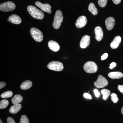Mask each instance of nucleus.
<instances>
[{"mask_svg": "<svg viewBox=\"0 0 123 123\" xmlns=\"http://www.w3.org/2000/svg\"><path fill=\"white\" fill-rule=\"evenodd\" d=\"M0 123H2V120H1V119H0Z\"/></svg>", "mask_w": 123, "mask_h": 123, "instance_id": "nucleus-36", "label": "nucleus"}, {"mask_svg": "<svg viewBox=\"0 0 123 123\" xmlns=\"http://www.w3.org/2000/svg\"><path fill=\"white\" fill-rule=\"evenodd\" d=\"M35 5L37 7L41 9L42 11L47 12L49 14L51 13V7L50 5L47 4H43L39 1L36 2Z\"/></svg>", "mask_w": 123, "mask_h": 123, "instance_id": "nucleus-8", "label": "nucleus"}, {"mask_svg": "<svg viewBox=\"0 0 123 123\" xmlns=\"http://www.w3.org/2000/svg\"><path fill=\"white\" fill-rule=\"evenodd\" d=\"M106 27L108 30L111 31L114 28L115 24V20L114 18L110 17L105 20Z\"/></svg>", "mask_w": 123, "mask_h": 123, "instance_id": "nucleus-11", "label": "nucleus"}, {"mask_svg": "<svg viewBox=\"0 0 123 123\" xmlns=\"http://www.w3.org/2000/svg\"><path fill=\"white\" fill-rule=\"evenodd\" d=\"M31 35L35 41L41 42L43 39V35L42 31L35 27L31 28L30 30Z\"/></svg>", "mask_w": 123, "mask_h": 123, "instance_id": "nucleus-4", "label": "nucleus"}, {"mask_svg": "<svg viewBox=\"0 0 123 123\" xmlns=\"http://www.w3.org/2000/svg\"><path fill=\"white\" fill-rule=\"evenodd\" d=\"M7 120V123H16L13 119L11 117H8Z\"/></svg>", "mask_w": 123, "mask_h": 123, "instance_id": "nucleus-28", "label": "nucleus"}, {"mask_svg": "<svg viewBox=\"0 0 123 123\" xmlns=\"http://www.w3.org/2000/svg\"><path fill=\"white\" fill-rule=\"evenodd\" d=\"M121 38L120 36H117L111 43V47L112 49H115L119 47L120 43H121Z\"/></svg>", "mask_w": 123, "mask_h": 123, "instance_id": "nucleus-15", "label": "nucleus"}, {"mask_svg": "<svg viewBox=\"0 0 123 123\" xmlns=\"http://www.w3.org/2000/svg\"><path fill=\"white\" fill-rule=\"evenodd\" d=\"M20 123H29V119L25 115H23L20 119Z\"/></svg>", "mask_w": 123, "mask_h": 123, "instance_id": "nucleus-24", "label": "nucleus"}, {"mask_svg": "<svg viewBox=\"0 0 123 123\" xmlns=\"http://www.w3.org/2000/svg\"><path fill=\"white\" fill-rule=\"evenodd\" d=\"M108 76L112 79H120L123 77V74L120 72H112L108 73Z\"/></svg>", "mask_w": 123, "mask_h": 123, "instance_id": "nucleus-16", "label": "nucleus"}, {"mask_svg": "<svg viewBox=\"0 0 123 123\" xmlns=\"http://www.w3.org/2000/svg\"><path fill=\"white\" fill-rule=\"evenodd\" d=\"M90 36L88 35H85L82 37L80 43V47L81 48H86L89 45L90 43Z\"/></svg>", "mask_w": 123, "mask_h": 123, "instance_id": "nucleus-10", "label": "nucleus"}, {"mask_svg": "<svg viewBox=\"0 0 123 123\" xmlns=\"http://www.w3.org/2000/svg\"><path fill=\"white\" fill-rule=\"evenodd\" d=\"M107 0H98V4L102 8L105 7L107 4Z\"/></svg>", "mask_w": 123, "mask_h": 123, "instance_id": "nucleus-25", "label": "nucleus"}, {"mask_svg": "<svg viewBox=\"0 0 123 123\" xmlns=\"http://www.w3.org/2000/svg\"><path fill=\"white\" fill-rule=\"evenodd\" d=\"M111 100L114 103H116L118 101L119 99L117 97V95L115 93H112L111 95Z\"/></svg>", "mask_w": 123, "mask_h": 123, "instance_id": "nucleus-26", "label": "nucleus"}, {"mask_svg": "<svg viewBox=\"0 0 123 123\" xmlns=\"http://www.w3.org/2000/svg\"><path fill=\"white\" fill-rule=\"evenodd\" d=\"M13 92L11 91H8L2 93L1 95V97L2 98H6L11 97L12 96Z\"/></svg>", "mask_w": 123, "mask_h": 123, "instance_id": "nucleus-22", "label": "nucleus"}, {"mask_svg": "<svg viewBox=\"0 0 123 123\" xmlns=\"http://www.w3.org/2000/svg\"><path fill=\"white\" fill-rule=\"evenodd\" d=\"M23 98L20 95H14L12 99V102L14 105L19 104L22 101Z\"/></svg>", "mask_w": 123, "mask_h": 123, "instance_id": "nucleus-17", "label": "nucleus"}, {"mask_svg": "<svg viewBox=\"0 0 123 123\" xmlns=\"http://www.w3.org/2000/svg\"><path fill=\"white\" fill-rule=\"evenodd\" d=\"M108 54L107 53H104V54H103L101 56V60H104L106 59L108 57Z\"/></svg>", "mask_w": 123, "mask_h": 123, "instance_id": "nucleus-30", "label": "nucleus"}, {"mask_svg": "<svg viewBox=\"0 0 123 123\" xmlns=\"http://www.w3.org/2000/svg\"><path fill=\"white\" fill-rule=\"evenodd\" d=\"M121 113H122V114L123 115V107L122 108H121Z\"/></svg>", "mask_w": 123, "mask_h": 123, "instance_id": "nucleus-35", "label": "nucleus"}, {"mask_svg": "<svg viewBox=\"0 0 123 123\" xmlns=\"http://www.w3.org/2000/svg\"><path fill=\"white\" fill-rule=\"evenodd\" d=\"M118 89L119 91L123 94V85H119L118 86Z\"/></svg>", "mask_w": 123, "mask_h": 123, "instance_id": "nucleus-31", "label": "nucleus"}, {"mask_svg": "<svg viewBox=\"0 0 123 123\" xmlns=\"http://www.w3.org/2000/svg\"><path fill=\"white\" fill-rule=\"evenodd\" d=\"M95 39L98 41H100L103 37V32L102 29L99 26H97L95 28Z\"/></svg>", "mask_w": 123, "mask_h": 123, "instance_id": "nucleus-12", "label": "nucleus"}, {"mask_svg": "<svg viewBox=\"0 0 123 123\" xmlns=\"http://www.w3.org/2000/svg\"><path fill=\"white\" fill-rule=\"evenodd\" d=\"M9 104V101L7 99H3L0 102V108L3 109L7 107Z\"/></svg>", "mask_w": 123, "mask_h": 123, "instance_id": "nucleus-23", "label": "nucleus"}, {"mask_svg": "<svg viewBox=\"0 0 123 123\" xmlns=\"http://www.w3.org/2000/svg\"><path fill=\"white\" fill-rule=\"evenodd\" d=\"M108 84V82L106 79L101 75L98 76L97 80L94 82L95 86L98 88H104Z\"/></svg>", "mask_w": 123, "mask_h": 123, "instance_id": "nucleus-7", "label": "nucleus"}, {"mask_svg": "<svg viewBox=\"0 0 123 123\" xmlns=\"http://www.w3.org/2000/svg\"><path fill=\"white\" fill-rule=\"evenodd\" d=\"M48 68L51 70L55 71H62L64 68L63 65L62 63L58 61H52L48 65Z\"/></svg>", "mask_w": 123, "mask_h": 123, "instance_id": "nucleus-5", "label": "nucleus"}, {"mask_svg": "<svg viewBox=\"0 0 123 123\" xmlns=\"http://www.w3.org/2000/svg\"><path fill=\"white\" fill-rule=\"evenodd\" d=\"M112 0L115 4L118 5L120 3L121 0Z\"/></svg>", "mask_w": 123, "mask_h": 123, "instance_id": "nucleus-34", "label": "nucleus"}, {"mask_svg": "<svg viewBox=\"0 0 123 123\" xmlns=\"http://www.w3.org/2000/svg\"><path fill=\"white\" fill-rule=\"evenodd\" d=\"M48 46L49 48L53 51L57 52L60 50L59 45L55 41H49L48 43Z\"/></svg>", "mask_w": 123, "mask_h": 123, "instance_id": "nucleus-13", "label": "nucleus"}, {"mask_svg": "<svg viewBox=\"0 0 123 123\" xmlns=\"http://www.w3.org/2000/svg\"><path fill=\"white\" fill-rule=\"evenodd\" d=\"M94 94L95 95V97H97V98H98L100 96V93H99V91H98V90L96 89H94Z\"/></svg>", "mask_w": 123, "mask_h": 123, "instance_id": "nucleus-29", "label": "nucleus"}, {"mask_svg": "<svg viewBox=\"0 0 123 123\" xmlns=\"http://www.w3.org/2000/svg\"><path fill=\"white\" fill-rule=\"evenodd\" d=\"M88 10L94 15H96L98 13V10L93 3H91L89 6Z\"/></svg>", "mask_w": 123, "mask_h": 123, "instance_id": "nucleus-20", "label": "nucleus"}, {"mask_svg": "<svg viewBox=\"0 0 123 123\" xmlns=\"http://www.w3.org/2000/svg\"><path fill=\"white\" fill-rule=\"evenodd\" d=\"M8 18L9 22L13 24H18L21 23L22 20L21 18L16 14H12L10 15Z\"/></svg>", "mask_w": 123, "mask_h": 123, "instance_id": "nucleus-14", "label": "nucleus"}, {"mask_svg": "<svg viewBox=\"0 0 123 123\" xmlns=\"http://www.w3.org/2000/svg\"><path fill=\"white\" fill-rule=\"evenodd\" d=\"M84 97L86 98H87V99H92V97H91V95L88 93H85L84 94Z\"/></svg>", "mask_w": 123, "mask_h": 123, "instance_id": "nucleus-27", "label": "nucleus"}, {"mask_svg": "<svg viewBox=\"0 0 123 123\" xmlns=\"http://www.w3.org/2000/svg\"><path fill=\"white\" fill-rule=\"evenodd\" d=\"M32 86V82L30 80L23 82L21 85V88L22 90H27L30 89Z\"/></svg>", "mask_w": 123, "mask_h": 123, "instance_id": "nucleus-19", "label": "nucleus"}, {"mask_svg": "<svg viewBox=\"0 0 123 123\" xmlns=\"http://www.w3.org/2000/svg\"><path fill=\"white\" fill-rule=\"evenodd\" d=\"M101 92L103 95V99L105 101L107 100L108 98L111 94L110 91L107 89H104L102 90Z\"/></svg>", "mask_w": 123, "mask_h": 123, "instance_id": "nucleus-21", "label": "nucleus"}, {"mask_svg": "<svg viewBox=\"0 0 123 123\" xmlns=\"http://www.w3.org/2000/svg\"><path fill=\"white\" fill-rule=\"evenodd\" d=\"M27 10L32 17L36 19L42 20L44 17L43 13L33 6H29L27 8Z\"/></svg>", "mask_w": 123, "mask_h": 123, "instance_id": "nucleus-1", "label": "nucleus"}, {"mask_svg": "<svg viewBox=\"0 0 123 123\" xmlns=\"http://www.w3.org/2000/svg\"><path fill=\"white\" fill-rule=\"evenodd\" d=\"M116 66V63L115 62H112V63H111V64H110V68L111 69H112L113 68H114V67H115Z\"/></svg>", "mask_w": 123, "mask_h": 123, "instance_id": "nucleus-33", "label": "nucleus"}, {"mask_svg": "<svg viewBox=\"0 0 123 123\" xmlns=\"http://www.w3.org/2000/svg\"><path fill=\"white\" fill-rule=\"evenodd\" d=\"M6 85V84L4 82H0V89H1L4 88Z\"/></svg>", "mask_w": 123, "mask_h": 123, "instance_id": "nucleus-32", "label": "nucleus"}, {"mask_svg": "<svg viewBox=\"0 0 123 123\" xmlns=\"http://www.w3.org/2000/svg\"><path fill=\"white\" fill-rule=\"evenodd\" d=\"M15 5L13 2L7 1L0 5V10L4 12H9L14 10Z\"/></svg>", "mask_w": 123, "mask_h": 123, "instance_id": "nucleus-6", "label": "nucleus"}, {"mask_svg": "<svg viewBox=\"0 0 123 123\" xmlns=\"http://www.w3.org/2000/svg\"><path fill=\"white\" fill-rule=\"evenodd\" d=\"M87 18L85 16H80L77 19L76 23V26L78 28L84 27L87 23Z\"/></svg>", "mask_w": 123, "mask_h": 123, "instance_id": "nucleus-9", "label": "nucleus"}, {"mask_svg": "<svg viewBox=\"0 0 123 123\" xmlns=\"http://www.w3.org/2000/svg\"><path fill=\"white\" fill-rule=\"evenodd\" d=\"M84 69L86 72L94 73L97 72L98 67L96 64L93 62L89 61L85 64Z\"/></svg>", "mask_w": 123, "mask_h": 123, "instance_id": "nucleus-3", "label": "nucleus"}, {"mask_svg": "<svg viewBox=\"0 0 123 123\" xmlns=\"http://www.w3.org/2000/svg\"><path fill=\"white\" fill-rule=\"evenodd\" d=\"M21 104H18L12 106L9 110V111L12 114H16L19 111L21 108Z\"/></svg>", "mask_w": 123, "mask_h": 123, "instance_id": "nucleus-18", "label": "nucleus"}, {"mask_svg": "<svg viewBox=\"0 0 123 123\" xmlns=\"http://www.w3.org/2000/svg\"><path fill=\"white\" fill-rule=\"evenodd\" d=\"M63 15L62 12L60 10H57L56 12L54 20L53 23V26L55 29H58L60 28L63 21Z\"/></svg>", "mask_w": 123, "mask_h": 123, "instance_id": "nucleus-2", "label": "nucleus"}]
</instances>
